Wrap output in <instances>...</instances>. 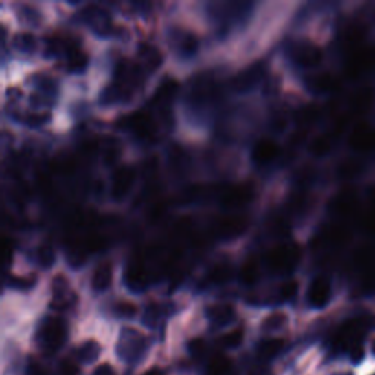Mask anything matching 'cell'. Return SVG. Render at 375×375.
Instances as JSON below:
<instances>
[{"instance_id":"6da1fadb","label":"cell","mask_w":375,"mask_h":375,"mask_svg":"<svg viewBox=\"0 0 375 375\" xmlns=\"http://www.w3.org/2000/svg\"><path fill=\"white\" fill-rule=\"evenodd\" d=\"M375 326L372 317H355L341 324L332 337L330 348L336 354H348V352L359 345H363V339L370 330Z\"/></svg>"},{"instance_id":"7a4b0ae2","label":"cell","mask_w":375,"mask_h":375,"mask_svg":"<svg viewBox=\"0 0 375 375\" xmlns=\"http://www.w3.org/2000/svg\"><path fill=\"white\" fill-rule=\"evenodd\" d=\"M66 339H68V326L59 317H49L38 327L37 343L44 356L58 354Z\"/></svg>"},{"instance_id":"3957f363","label":"cell","mask_w":375,"mask_h":375,"mask_svg":"<svg viewBox=\"0 0 375 375\" xmlns=\"http://www.w3.org/2000/svg\"><path fill=\"white\" fill-rule=\"evenodd\" d=\"M147 348H148V341L138 332V330L124 328L117 340L116 354L124 362L134 365V363L139 362L142 356L146 355Z\"/></svg>"},{"instance_id":"277c9868","label":"cell","mask_w":375,"mask_h":375,"mask_svg":"<svg viewBox=\"0 0 375 375\" xmlns=\"http://www.w3.org/2000/svg\"><path fill=\"white\" fill-rule=\"evenodd\" d=\"M302 251L296 244H280L275 245L267 252V266L280 274L292 273L297 264L301 262Z\"/></svg>"},{"instance_id":"5b68a950","label":"cell","mask_w":375,"mask_h":375,"mask_svg":"<svg viewBox=\"0 0 375 375\" xmlns=\"http://www.w3.org/2000/svg\"><path fill=\"white\" fill-rule=\"evenodd\" d=\"M375 68V49L359 46L348 50L345 59V75L350 81L361 80L363 75Z\"/></svg>"},{"instance_id":"8992f818","label":"cell","mask_w":375,"mask_h":375,"mask_svg":"<svg viewBox=\"0 0 375 375\" xmlns=\"http://www.w3.org/2000/svg\"><path fill=\"white\" fill-rule=\"evenodd\" d=\"M348 146L361 156L375 152V126L361 120L352 125L348 132Z\"/></svg>"},{"instance_id":"52a82bcc","label":"cell","mask_w":375,"mask_h":375,"mask_svg":"<svg viewBox=\"0 0 375 375\" xmlns=\"http://www.w3.org/2000/svg\"><path fill=\"white\" fill-rule=\"evenodd\" d=\"M361 208V200L359 194L352 190V188H346L337 192L332 203H330V212H332L337 218H349L354 217L359 213Z\"/></svg>"},{"instance_id":"ba28073f","label":"cell","mask_w":375,"mask_h":375,"mask_svg":"<svg viewBox=\"0 0 375 375\" xmlns=\"http://www.w3.org/2000/svg\"><path fill=\"white\" fill-rule=\"evenodd\" d=\"M291 56L293 62L304 69H314L321 65L324 59V53L315 44L310 41L295 43L291 49Z\"/></svg>"},{"instance_id":"9c48e42d","label":"cell","mask_w":375,"mask_h":375,"mask_svg":"<svg viewBox=\"0 0 375 375\" xmlns=\"http://www.w3.org/2000/svg\"><path fill=\"white\" fill-rule=\"evenodd\" d=\"M253 195H255V190H253V185L249 182L231 185L225 188L220 194V204L225 208H240L252 201Z\"/></svg>"},{"instance_id":"30bf717a","label":"cell","mask_w":375,"mask_h":375,"mask_svg":"<svg viewBox=\"0 0 375 375\" xmlns=\"http://www.w3.org/2000/svg\"><path fill=\"white\" fill-rule=\"evenodd\" d=\"M332 282L326 275H317L306 292V302L314 310H323L332 301Z\"/></svg>"},{"instance_id":"8fae6325","label":"cell","mask_w":375,"mask_h":375,"mask_svg":"<svg viewBox=\"0 0 375 375\" xmlns=\"http://www.w3.org/2000/svg\"><path fill=\"white\" fill-rule=\"evenodd\" d=\"M119 125L134 130L135 135L141 139H151L154 137V132H156L150 115L144 110H138V112L124 116V119H120Z\"/></svg>"},{"instance_id":"7c38bea8","label":"cell","mask_w":375,"mask_h":375,"mask_svg":"<svg viewBox=\"0 0 375 375\" xmlns=\"http://www.w3.org/2000/svg\"><path fill=\"white\" fill-rule=\"evenodd\" d=\"M249 227L248 217L242 214H229L217 220L216 223V231L218 236L225 239H234L245 234L247 229Z\"/></svg>"},{"instance_id":"4fadbf2b","label":"cell","mask_w":375,"mask_h":375,"mask_svg":"<svg viewBox=\"0 0 375 375\" xmlns=\"http://www.w3.org/2000/svg\"><path fill=\"white\" fill-rule=\"evenodd\" d=\"M264 72H266V68H264L262 63H253L249 68L239 72L234 78V81H231V85H234L235 90L239 93L248 91L261 81Z\"/></svg>"},{"instance_id":"5bb4252c","label":"cell","mask_w":375,"mask_h":375,"mask_svg":"<svg viewBox=\"0 0 375 375\" xmlns=\"http://www.w3.org/2000/svg\"><path fill=\"white\" fill-rule=\"evenodd\" d=\"M135 182V170L128 166L119 168L112 179V195L115 200H122L129 191L132 190V185Z\"/></svg>"},{"instance_id":"9a60e30c","label":"cell","mask_w":375,"mask_h":375,"mask_svg":"<svg viewBox=\"0 0 375 375\" xmlns=\"http://www.w3.org/2000/svg\"><path fill=\"white\" fill-rule=\"evenodd\" d=\"M81 18L84 19V22H87L88 25H90L95 32H98V34H107L109 30H110V18L109 15L104 12L103 9L97 8V6H87L85 9L81 10Z\"/></svg>"},{"instance_id":"2e32d148","label":"cell","mask_w":375,"mask_h":375,"mask_svg":"<svg viewBox=\"0 0 375 375\" xmlns=\"http://www.w3.org/2000/svg\"><path fill=\"white\" fill-rule=\"evenodd\" d=\"M217 94V88L213 80L205 78V76H200L198 81L192 82L191 91H190V102L192 104H204L212 102Z\"/></svg>"},{"instance_id":"e0dca14e","label":"cell","mask_w":375,"mask_h":375,"mask_svg":"<svg viewBox=\"0 0 375 375\" xmlns=\"http://www.w3.org/2000/svg\"><path fill=\"white\" fill-rule=\"evenodd\" d=\"M280 147L275 144V142L270 138H262L260 139L252 150V160L258 166H264V164H269L279 157Z\"/></svg>"},{"instance_id":"ac0fdd59","label":"cell","mask_w":375,"mask_h":375,"mask_svg":"<svg viewBox=\"0 0 375 375\" xmlns=\"http://www.w3.org/2000/svg\"><path fill=\"white\" fill-rule=\"evenodd\" d=\"M306 85L315 94H332L336 93L340 88V81L332 73L319 72L311 75L310 78L306 80Z\"/></svg>"},{"instance_id":"d6986e66","label":"cell","mask_w":375,"mask_h":375,"mask_svg":"<svg viewBox=\"0 0 375 375\" xmlns=\"http://www.w3.org/2000/svg\"><path fill=\"white\" fill-rule=\"evenodd\" d=\"M374 90L370 87H361L349 97V109L352 115H365L374 104Z\"/></svg>"},{"instance_id":"ffe728a7","label":"cell","mask_w":375,"mask_h":375,"mask_svg":"<svg viewBox=\"0 0 375 375\" xmlns=\"http://www.w3.org/2000/svg\"><path fill=\"white\" fill-rule=\"evenodd\" d=\"M365 172V161L356 159V157H348L339 161L337 168H336V176L337 179L343 181V182H352Z\"/></svg>"},{"instance_id":"44dd1931","label":"cell","mask_w":375,"mask_h":375,"mask_svg":"<svg viewBox=\"0 0 375 375\" xmlns=\"http://www.w3.org/2000/svg\"><path fill=\"white\" fill-rule=\"evenodd\" d=\"M352 261H354V266L359 274L375 271V247L370 244L358 247L354 251Z\"/></svg>"},{"instance_id":"7402d4cb","label":"cell","mask_w":375,"mask_h":375,"mask_svg":"<svg viewBox=\"0 0 375 375\" xmlns=\"http://www.w3.org/2000/svg\"><path fill=\"white\" fill-rule=\"evenodd\" d=\"M73 302V295L69 289L68 282L63 277H56L53 280V301L52 308L58 311H63L69 308Z\"/></svg>"},{"instance_id":"603a6c76","label":"cell","mask_w":375,"mask_h":375,"mask_svg":"<svg viewBox=\"0 0 375 375\" xmlns=\"http://www.w3.org/2000/svg\"><path fill=\"white\" fill-rule=\"evenodd\" d=\"M323 238L328 245L345 247L352 240V231L343 223H334L326 229Z\"/></svg>"},{"instance_id":"cb8c5ba5","label":"cell","mask_w":375,"mask_h":375,"mask_svg":"<svg viewBox=\"0 0 375 375\" xmlns=\"http://www.w3.org/2000/svg\"><path fill=\"white\" fill-rule=\"evenodd\" d=\"M235 315L236 314L234 306H230L229 304H216L207 310L208 319L217 327H225L230 324L235 319Z\"/></svg>"},{"instance_id":"d4e9b609","label":"cell","mask_w":375,"mask_h":375,"mask_svg":"<svg viewBox=\"0 0 375 375\" xmlns=\"http://www.w3.org/2000/svg\"><path fill=\"white\" fill-rule=\"evenodd\" d=\"M125 280L130 289H135V291L142 289L148 282L146 267L142 266L139 261L130 262L125 271Z\"/></svg>"},{"instance_id":"484cf974","label":"cell","mask_w":375,"mask_h":375,"mask_svg":"<svg viewBox=\"0 0 375 375\" xmlns=\"http://www.w3.org/2000/svg\"><path fill=\"white\" fill-rule=\"evenodd\" d=\"M284 340L279 339V337H273V339H264L262 341H260L257 346V354L260 356L261 361L267 362L274 359L277 356L280 352L284 349Z\"/></svg>"},{"instance_id":"4316f807","label":"cell","mask_w":375,"mask_h":375,"mask_svg":"<svg viewBox=\"0 0 375 375\" xmlns=\"http://www.w3.org/2000/svg\"><path fill=\"white\" fill-rule=\"evenodd\" d=\"M334 147V135L333 134H321L311 139L308 150L312 154L314 157L323 159L332 152Z\"/></svg>"},{"instance_id":"83f0119b","label":"cell","mask_w":375,"mask_h":375,"mask_svg":"<svg viewBox=\"0 0 375 375\" xmlns=\"http://www.w3.org/2000/svg\"><path fill=\"white\" fill-rule=\"evenodd\" d=\"M112 266H110L109 262H103L94 270L93 279H91V286L93 289L97 292H103L106 289L110 288V284H112Z\"/></svg>"},{"instance_id":"f1b7e54d","label":"cell","mask_w":375,"mask_h":375,"mask_svg":"<svg viewBox=\"0 0 375 375\" xmlns=\"http://www.w3.org/2000/svg\"><path fill=\"white\" fill-rule=\"evenodd\" d=\"M174 46L178 49V52L183 56H191L196 50H198V40L195 36L190 34V32L185 31H176V34L173 36Z\"/></svg>"},{"instance_id":"f546056e","label":"cell","mask_w":375,"mask_h":375,"mask_svg":"<svg viewBox=\"0 0 375 375\" xmlns=\"http://www.w3.org/2000/svg\"><path fill=\"white\" fill-rule=\"evenodd\" d=\"M100 345L94 340H88L85 343H82L75 352V356L78 359V362L84 363V365H90V363L95 362L100 356Z\"/></svg>"},{"instance_id":"4dcf8cb0","label":"cell","mask_w":375,"mask_h":375,"mask_svg":"<svg viewBox=\"0 0 375 375\" xmlns=\"http://www.w3.org/2000/svg\"><path fill=\"white\" fill-rule=\"evenodd\" d=\"M231 275H234V269H231L230 264L229 262H218L212 270L208 271L207 282L209 284L220 286V284L227 283L231 279Z\"/></svg>"},{"instance_id":"1f68e13d","label":"cell","mask_w":375,"mask_h":375,"mask_svg":"<svg viewBox=\"0 0 375 375\" xmlns=\"http://www.w3.org/2000/svg\"><path fill=\"white\" fill-rule=\"evenodd\" d=\"M230 371L231 361L223 354H216L207 363V375H229Z\"/></svg>"},{"instance_id":"d6a6232c","label":"cell","mask_w":375,"mask_h":375,"mask_svg":"<svg viewBox=\"0 0 375 375\" xmlns=\"http://www.w3.org/2000/svg\"><path fill=\"white\" fill-rule=\"evenodd\" d=\"M260 279V269L258 264L253 260H248L239 270V280L244 286H253Z\"/></svg>"},{"instance_id":"836d02e7","label":"cell","mask_w":375,"mask_h":375,"mask_svg":"<svg viewBox=\"0 0 375 375\" xmlns=\"http://www.w3.org/2000/svg\"><path fill=\"white\" fill-rule=\"evenodd\" d=\"M321 116H323V110L317 104H310V106L302 107L301 110H297L296 120L301 125H312L318 122V120L321 119Z\"/></svg>"},{"instance_id":"e575fe53","label":"cell","mask_w":375,"mask_h":375,"mask_svg":"<svg viewBox=\"0 0 375 375\" xmlns=\"http://www.w3.org/2000/svg\"><path fill=\"white\" fill-rule=\"evenodd\" d=\"M178 88H179V84L176 80H172V78L164 80L157 88L156 95H154V102L168 103L169 100H172V97L176 94V91H178Z\"/></svg>"},{"instance_id":"d590c367","label":"cell","mask_w":375,"mask_h":375,"mask_svg":"<svg viewBox=\"0 0 375 375\" xmlns=\"http://www.w3.org/2000/svg\"><path fill=\"white\" fill-rule=\"evenodd\" d=\"M139 54H141V58L144 59L146 65L148 66V69H151V71L157 69L159 66L163 63L161 53L156 47L148 46V44H142V46H139Z\"/></svg>"},{"instance_id":"8d00e7d4","label":"cell","mask_w":375,"mask_h":375,"mask_svg":"<svg viewBox=\"0 0 375 375\" xmlns=\"http://www.w3.org/2000/svg\"><path fill=\"white\" fill-rule=\"evenodd\" d=\"M66 56H68V59H66V68H68L69 72H81L85 69V66L88 63V56L84 52L73 49L66 54Z\"/></svg>"},{"instance_id":"74e56055","label":"cell","mask_w":375,"mask_h":375,"mask_svg":"<svg viewBox=\"0 0 375 375\" xmlns=\"http://www.w3.org/2000/svg\"><path fill=\"white\" fill-rule=\"evenodd\" d=\"M286 324H288V315L283 312H274L264 319L261 328L262 332L273 333V332H277V330H282Z\"/></svg>"},{"instance_id":"f35d334b","label":"cell","mask_w":375,"mask_h":375,"mask_svg":"<svg viewBox=\"0 0 375 375\" xmlns=\"http://www.w3.org/2000/svg\"><path fill=\"white\" fill-rule=\"evenodd\" d=\"M14 47L22 53H32L37 47V40L30 32H19L14 37Z\"/></svg>"},{"instance_id":"ab89813d","label":"cell","mask_w":375,"mask_h":375,"mask_svg":"<svg viewBox=\"0 0 375 375\" xmlns=\"http://www.w3.org/2000/svg\"><path fill=\"white\" fill-rule=\"evenodd\" d=\"M297 291H299V283L295 279L286 280L279 288V297L280 301H291L296 296Z\"/></svg>"},{"instance_id":"60d3db41","label":"cell","mask_w":375,"mask_h":375,"mask_svg":"<svg viewBox=\"0 0 375 375\" xmlns=\"http://www.w3.org/2000/svg\"><path fill=\"white\" fill-rule=\"evenodd\" d=\"M82 247H84L85 252H98L106 247V240L103 236L93 234V235H88L85 238V240L82 242Z\"/></svg>"},{"instance_id":"b9f144b4","label":"cell","mask_w":375,"mask_h":375,"mask_svg":"<svg viewBox=\"0 0 375 375\" xmlns=\"http://www.w3.org/2000/svg\"><path fill=\"white\" fill-rule=\"evenodd\" d=\"M242 340H244V330L238 328L220 339V343L225 348H238L242 343Z\"/></svg>"},{"instance_id":"7bdbcfd3","label":"cell","mask_w":375,"mask_h":375,"mask_svg":"<svg viewBox=\"0 0 375 375\" xmlns=\"http://www.w3.org/2000/svg\"><path fill=\"white\" fill-rule=\"evenodd\" d=\"M37 261L41 267H50L54 262V251L50 245H41L37 249Z\"/></svg>"},{"instance_id":"ee69618b","label":"cell","mask_w":375,"mask_h":375,"mask_svg":"<svg viewBox=\"0 0 375 375\" xmlns=\"http://www.w3.org/2000/svg\"><path fill=\"white\" fill-rule=\"evenodd\" d=\"M137 306L130 302H119L115 306V312L122 318H134L137 315Z\"/></svg>"},{"instance_id":"f6af8a7d","label":"cell","mask_w":375,"mask_h":375,"mask_svg":"<svg viewBox=\"0 0 375 375\" xmlns=\"http://www.w3.org/2000/svg\"><path fill=\"white\" fill-rule=\"evenodd\" d=\"M59 375H80V367L72 359H63L58 365Z\"/></svg>"},{"instance_id":"bcb514c9","label":"cell","mask_w":375,"mask_h":375,"mask_svg":"<svg viewBox=\"0 0 375 375\" xmlns=\"http://www.w3.org/2000/svg\"><path fill=\"white\" fill-rule=\"evenodd\" d=\"M160 317H161V310H160V308L157 305H150V306H147V310L144 312V323L147 326L152 327V326L157 324Z\"/></svg>"},{"instance_id":"7dc6e473","label":"cell","mask_w":375,"mask_h":375,"mask_svg":"<svg viewBox=\"0 0 375 375\" xmlns=\"http://www.w3.org/2000/svg\"><path fill=\"white\" fill-rule=\"evenodd\" d=\"M188 349H190V354L194 358H198V356L201 358L205 354L207 345H205V341L203 339H194V340L190 341V345H188Z\"/></svg>"},{"instance_id":"c3c4849f","label":"cell","mask_w":375,"mask_h":375,"mask_svg":"<svg viewBox=\"0 0 375 375\" xmlns=\"http://www.w3.org/2000/svg\"><path fill=\"white\" fill-rule=\"evenodd\" d=\"M75 166H76V164H75V161L72 159H60V160H58L56 163L53 164V169L56 172H59V173L66 174V173L73 172Z\"/></svg>"},{"instance_id":"681fc988","label":"cell","mask_w":375,"mask_h":375,"mask_svg":"<svg viewBox=\"0 0 375 375\" xmlns=\"http://www.w3.org/2000/svg\"><path fill=\"white\" fill-rule=\"evenodd\" d=\"M32 284H34V280L32 279L10 277V280H9V286H12V288H16V289H28V288H31Z\"/></svg>"},{"instance_id":"f907efd6","label":"cell","mask_w":375,"mask_h":375,"mask_svg":"<svg viewBox=\"0 0 375 375\" xmlns=\"http://www.w3.org/2000/svg\"><path fill=\"white\" fill-rule=\"evenodd\" d=\"M12 253H14V248L10 245V242L5 238L2 240V258L5 264H9L10 260H12Z\"/></svg>"},{"instance_id":"816d5d0a","label":"cell","mask_w":375,"mask_h":375,"mask_svg":"<svg viewBox=\"0 0 375 375\" xmlns=\"http://www.w3.org/2000/svg\"><path fill=\"white\" fill-rule=\"evenodd\" d=\"M164 209H166V207H164L161 203H159V204H154V205H152V208H151L150 217H151L152 220H159V218L163 216Z\"/></svg>"},{"instance_id":"f5cc1de1","label":"cell","mask_w":375,"mask_h":375,"mask_svg":"<svg viewBox=\"0 0 375 375\" xmlns=\"http://www.w3.org/2000/svg\"><path fill=\"white\" fill-rule=\"evenodd\" d=\"M93 375H116V372H115V370L112 367L107 365V363H103V365L95 368Z\"/></svg>"},{"instance_id":"db71d44e","label":"cell","mask_w":375,"mask_h":375,"mask_svg":"<svg viewBox=\"0 0 375 375\" xmlns=\"http://www.w3.org/2000/svg\"><path fill=\"white\" fill-rule=\"evenodd\" d=\"M28 375H47V374L41 365H38L37 362L36 363L32 362V363H30V367H28Z\"/></svg>"},{"instance_id":"11a10c76","label":"cell","mask_w":375,"mask_h":375,"mask_svg":"<svg viewBox=\"0 0 375 375\" xmlns=\"http://www.w3.org/2000/svg\"><path fill=\"white\" fill-rule=\"evenodd\" d=\"M248 375H273L271 371L267 368V367H262V365H258L255 368H252L249 371Z\"/></svg>"},{"instance_id":"9f6ffc18","label":"cell","mask_w":375,"mask_h":375,"mask_svg":"<svg viewBox=\"0 0 375 375\" xmlns=\"http://www.w3.org/2000/svg\"><path fill=\"white\" fill-rule=\"evenodd\" d=\"M367 198H368V201L371 204L372 208H375V183L371 185L368 188V191H367Z\"/></svg>"},{"instance_id":"6f0895ef","label":"cell","mask_w":375,"mask_h":375,"mask_svg":"<svg viewBox=\"0 0 375 375\" xmlns=\"http://www.w3.org/2000/svg\"><path fill=\"white\" fill-rule=\"evenodd\" d=\"M142 375H164V374L159 368H151V370H148L147 372H144Z\"/></svg>"},{"instance_id":"680465c9","label":"cell","mask_w":375,"mask_h":375,"mask_svg":"<svg viewBox=\"0 0 375 375\" xmlns=\"http://www.w3.org/2000/svg\"><path fill=\"white\" fill-rule=\"evenodd\" d=\"M371 352H372V355H375V340L372 341V345H371Z\"/></svg>"},{"instance_id":"91938a15","label":"cell","mask_w":375,"mask_h":375,"mask_svg":"<svg viewBox=\"0 0 375 375\" xmlns=\"http://www.w3.org/2000/svg\"><path fill=\"white\" fill-rule=\"evenodd\" d=\"M341 375H354L352 372H348V374H341Z\"/></svg>"},{"instance_id":"94428289","label":"cell","mask_w":375,"mask_h":375,"mask_svg":"<svg viewBox=\"0 0 375 375\" xmlns=\"http://www.w3.org/2000/svg\"><path fill=\"white\" fill-rule=\"evenodd\" d=\"M372 375H375V372H374V374H372Z\"/></svg>"}]
</instances>
